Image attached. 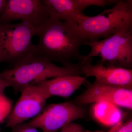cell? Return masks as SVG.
Returning a JSON list of instances; mask_svg holds the SVG:
<instances>
[{
    "label": "cell",
    "mask_w": 132,
    "mask_h": 132,
    "mask_svg": "<svg viewBox=\"0 0 132 132\" xmlns=\"http://www.w3.org/2000/svg\"><path fill=\"white\" fill-rule=\"evenodd\" d=\"M81 129H83V128L80 125L72 123L62 128L60 132H72L76 130Z\"/></svg>",
    "instance_id": "2e32d148"
},
{
    "label": "cell",
    "mask_w": 132,
    "mask_h": 132,
    "mask_svg": "<svg viewBox=\"0 0 132 132\" xmlns=\"http://www.w3.org/2000/svg\"><path fill=\"white\" fill-rule=\"evenodd\" d=\"M101 102L131 109L132 90L95 80L85 92L76 97L74 102L80 106Z\"/></svg>",
    "instance_id": "ba28073f"
},
{
    "label": "cell",
    "mask_w": 132,
    "mask_h": 132,
    "mask_svg": "<svg viewBox=\"0 0 132 132\" xmlns=\"http://www.w3.org/2000/svg\"><path fill=\"white\" fill-rule=\"evenodd\" d=\"M38 42L34 45L33 55L56 62L64 67L79 68L85 56L80 49L86 38L73 22L49 18L35 28Z\"/></svg>",
    "instance_id": "6da1fadb"
},
{
    "label": "cell",
    "mask_w": 132,
    "mask_h": 132,
    "mask_svg": "<svg viewBox=\"0 0 132 132\" xmlns=\"http://www.w3.org/2000/svg\"><path fill=\"white\" fill-rule=\"evenodd\" d=\"M92 59H85L80 64L81 75L86 78L94 77L95 81L101 83L132 90V69L106 66L99 61L92 65Z\"/></svg>",
    "instance_id": "30bf717a"
},
{
    "label": "cell",
    "mask_w": 132,
    "mask_h": 132,
    "mask_svg": "<svg viewBox=\"0 0 132 132\" xmlns=\"http://www.w3.org/2000/svg\"><path fill=\"white\" fill-rule=\"evenodd\" d=\"M72 132H103L102 131H85L83 130V129H81V130H76V131H74Z\"/></svg>",
    "instance_id": "44dd1931"
},
{
    "label": "cell",
    "mask_w": 132,
    "mask_h": 132,
    "mask_svg": "<svg viewBox=\"0 0 132 132\" xmlns=\"http://www.w3.org/2000/svg\"><path fill=\"white\" fill-rule=\"evenodd\" d=\"M78 9L81 13L87 8L91 6L105 7L108 5H115L118 2L117 0H74Z\"/></svg>",
    "instance_id": "4fadbf2b"
},
{
    "label": "cell",
    "mask_w": 132,
    "mask_h": 132,
    "mask_svg": "<svg viewBox=\"0 0 132 132\" xmlns=\"http://www.w3.org/2000/svg\"><path fill=\"white\" fill-rule=\"evenodd\" d=\"M86 77L65 76L46 80L34 85L42 90L48 99L53 96L68 97L85 82Z\"/></svg>",
    "instance_id": "8fae6325"
},
{
    "label": "cell",
    "mask_w": 132,
    "mask_h": 132,
    "mask_svg": "<svg viewBox=\"0 0 132 132\" xmlns=\"http://www.w3.org/2000/svg\"><path fill=\"white\" fill-rule=\"evenodd\" d=\"M9 87L10 86L7 81L0 78V95L3 94L5 89Z\"/></svg>",
    "instance_id": "ac0fdd59"
},
{
    "label": "cell",
    "mask_w": 132,
    "mask_h": 132,
    "mask_svg": "<svg viewBox=\"0 0 132 132\" xmlns=\"http://www.w3.org/2000/svg\"><path fill=\"white\" fill-rule=\"evenodd\" d=\"M35 36V28L25 22L0 24V64L13 67L32 55Z\"/></svg>",
    "instance_id": "277c9868"
},
{
    "label": "cell",
    "mask_w": 132,
    "mask_h": 132,
    "mask_svg": "<svg viewBox=\"0 0 132 132\" xmlns=\"http://www.w3.org/2000/svg\"><path fill=\"white\" fill-rule=\"evenodd\" d=\"M50 18L78 24L86 15L81 13L74 0H42Z\"/></svg>",
    "instance_id": "7c38bea8"
},
{
    "label": "cell",
    "mask_w": 132,
    "mask_h": 132,
    "mask_svg": "<svg viewBox=\"0 0 132 132\" xmlns=\"http://www.w3.org/2000/svg\"><path fill=\"white\" fill-rule=\"evenodd\" d=\"M12 132H39L37 128L29 123H22L12 128Z\"/></svg>",
    "instance_id": "9a60e30c"
},
{
    "label": "cell",
    "mask_w": 132,
    "mask_h": 132,
    "mask_svg": "<svg viewBox=\"0 0 132 132\" xmlns=\"http://www.w3.org/2000/svg\"><path fill=\"white\" fill-rule=\"evenodd\" d=\"M116 132H132L131 120L128 121L126 123H123Z\"/></svg>",
    "instance_id": "e0dca14e"
},
{
    "label": "cell",
    "mask_w": 132,
    "mask_h": 132,
    "mask_svg": "<svg viewBox=\"0 0 132 132\" xmlns=\"http://www.w3.org/2000/svg\"><path fill=\"white\" fill-rule=\"evenodd\" d=\"M123 123L121 121H119L115 125L112 126V127L106 132H116L118 128L122 125Z\"/></svg>",
    "instance_id": "d6986e66"
},
{
    "label": "cell",
    "mask_w": 132,
    "mask_h": 132,
    "mask_svg": "<svg viewBox=\"0 0 132 132\" xmlns=\"http://www.w3.org/2000/svg\"><path fill=\"white\" fill-rule=\"evenodd\" d=\"M12 101L5 95H0V123L7 118L12 112Z\"/></svg>",
    "instance_id": "5bb4252c"
},
{
    "label": "cell",
    "mask_w": 132,
    "mask_h": 132,
    "mask_svg": "<svg viewBox=\"0 0 132 132\" xmlns=\"http://www.w3.org/2000/svg\"><path fill=\"white\" fill-rule=\"evenodd\" d=\"M77 25L89 42L105 39L131 28L132 1L119 0L112 7L98 15H86Z\"/></svg>",
    "instance_id": "3957f363"
},
{
    "label": "cell",
    "mask_w": 132,
    "mask_h": 132,
    "mask_svg": "<svg viewBox=\"0 0 132 132\" xmlns=\"http://www.w3.org/2000/svg\"><path fill=\"white\" fill-rule=\"evenodd\" d=\"M48 99L42 90L35 85L26 88L21 92V96L9 116L6 127L12 128L37 116L41 112Z\"/></svg>",
    "instance_id": "9c48e42d"
},
{
    "label": "cell",
    "mask_w": 132,
    "mask_h": 132,
    "mask_svg": "<svg viewBox=\"0 0 132 132\" xmlns=\"http://www.w3.org/2000/svg\"><path fill=\"white\" fill-rule=\"evenodd\" d=\"M85 114L81 106L66 102L50 104L29 123L43 132H57Z\"/></svg>",
    "instance_id": "8992f818"
},
{
    "label": "cell",
    "mask_w": 132,
    "mask_h": 132,
    "mask_svg": "<svg viewBox=\"0 0 132 132\" xmlns=\"http://www.w3.org/2000/svg\"><path fill=\"white\" fill-rule=\"evenodd\" d=\"M65 76H81L79 68L60 67L47 59L31 55L12 68L0 72V78L7 81L15 93L41 81Z\"/></svg>",
    "instance_id": "7a4b0ae2"
},
{
    "label": "cell",
    "mask_w": 132,
    "mask_h": 132,
    "mask_svg": "<svg viewBox=\"0 0 132 132\" xmlns=\"http://www.w3.org/2000/svg\"><path fill=\"white\" fill-rule=\"evenodd\" d=\"M6 3V0H0V15L4 9Z\"/></svg>",
    "instance_id": "ffe728a7"
},
{
    "label": "cell",
    "mask_w": 132,
    "mask_h": 132,
    "mask_svg": "<svg viewBox=\"0 0 132 132\" xmlns=\"http://www.w3.org/2000/svg\"><path fill=\"white\" fill-rule=\"evenodd\" d=\"M91 48L84 60L99 57L105 65L132 69V27L101 40L85 42Z\"/></svg>",
    "instance_id": "5b68a950"
},
{
    "label": "cell",
    "mask_w": 132,
    "mask_h": 132,
    "mask_svg": "<svg viewBox=\"0 0 132 132\" xmlns=\"http://www.w3.org/2000/svg\"><path fill=\"white\" fill-rule=\"evenodd\" d=\"M49 18L42 0H7L0 15V24L21 20L32 27L37 28Z\"/></svg>",
    "instance_id": "52a82bcc"
}]
</instances>
